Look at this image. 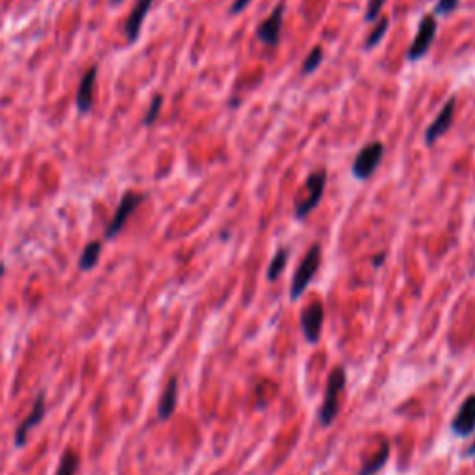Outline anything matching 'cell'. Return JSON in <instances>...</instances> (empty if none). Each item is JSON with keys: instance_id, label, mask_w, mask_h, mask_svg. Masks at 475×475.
<instances>
[{"instance_id": "obj_1", "label": "cell", "mask_w": 475, "mask_h": 475, "mask_svg": "<svg viewBox=\"0 0 475 475\" xmlns=\"http://www.w3.org/2000/svg\"><path fill=\"white\" fill-rule=\"evenodd\" d=\"M345 381H348V375H345L344 367H333V372L329 373V379H327L323 403H321L320 412H318L320 424L323 427H329L334 419L338 418L340 407H342V395L345 390Z\"/></svg>"}, {"instance_id": "obj_2", "label": "cell", "mask_w": 475, "mask_h": 475, "mask_svg": "<svg viewBox=\"0 0 475 475\" xmlns=\"http://www.w3.org/2000/svg\"><path fill=\"white\" fill-rule=\"evenodd\" d=\"M320 263H321V245L312 244L310 249L306 251V254L303 256L299 268H297L296 273H293L292 286H290V297H292L293 301H297V299L305 293L308 284L312 283V278H314L315 273H318Z\"/></svg>"}, {"instance_id": "obj_3", "label": "cell", "mask_w": 475, "mask_h": 475, "mask_svg": "<svg viewBox=\"0 0 475 475\" xmlns=\"http://www.w3.org/2000/svg\"><path fill=\"white\" fill-rule=\"evenodd\" d=\"M325 186H327V171L315 169L314 173L308 174L305 182V195L296 204V216L299 219H305L314 208H318V204L323 199Z\"/></svg>"}, {"instance_id": "obj_4", "label": "cell", "mask_w": 475, "mask_h": 475, "mask_svg": "<svg viewBox=\"0 0 475 475\" xmlns=\"http://www.w3.org/2000/svg\"><path fill=\"white\" fill-rule=\"evenodd\" d=\"M382 156H385V145H382L381 142H372L364 145L362 149L357 152L353 165H351V173H353L355 179H370V177L375 173L377 167H379V164L382 162Z\"/></svg>"}, {"instance_id": "obj_5", "label": "cell", "mask_w": 475, "mask_h": 475, "mask_svg": "<svg viewBox=\"0 0 475 475\" xmlns=\"http://www.w3.org/2000/svg\"><path fill=\"white\" fill-rule=\"evenodd\" d=\"M145 199L147 195H143V193H134V192L125 193L121 197V201H119V207L118 210H115V214H113L108 229L104 232V240H113V238L125 229V225L128 223V219H130V216L134 214V210H136Z\"/></svg>"}, {"instance_id": "obj_6", "label": "cell", "mask_w": 475, "mask_h": 475, "mask_svg": "<svg viewBox=\"0 0 475 475\" xmlns=\"http://www.w3.org/2000/svg\"><path fill=\"white\" fill-rule=\"evenodd\" d=\"M437 30H438V23L437 19H434V15H425L424 19L419 21L416 38L412 39L409 51H407V60L409 61L422 60V58L429 52V48L433 47L434 38H437Z\"/></svg>"}, {"instance_id": "obj_7", "label": "cell", "mask_w": 475, "mask_h": 475, "mask_svg": "<svg viewBox=\"0 0 475 475\" xmlns=\"http://www.w3.org/2000/svg\"><path fill=\"white\" fill-rule=\"evenodd\" d=\"M325 320V306L321 301H312L310 305L303 308L301 312V329L308 344H318L321 338V329H323Z\"/></svg>"}, {"instance_id": "obj_8", "label": "cell", "mask_w": 475, "mask_h": 475, "mask_svg": "<svg viewBox=\"0 0 475 475\" xmlns=\"http://www.w3.org/2000/svg\"><path fill=\"white\" fill-rule=\"evenodd\" d=\"M455 108H456V97L455 95H451V97L447 99V103L442 106V110L438 112L434 121L431 122L427 127V130H425V143H427L429 147H433L434 143H437L444 134H447V130L451 128L453 118H455Z\"/></svg>"}, {"instance_id": "obj_9", "label": "cell", "mask_w": 475, "mask_h": 475, "mask_svg": "<svg viewBox=\"0 0 475 475\" xmlns=\"http://www.w3.org/2000/svg\"><path fill=\"white\" fill-rule=\"evenodd\" d=\"M283 21H284V2H278L275 6V10L266 17V19L260 23V26L256 28V38L268 45V47H275L281 39V30H283Z\"/></svg>"}, {"instance_id": "obj_10", "label": "cell", "mask_w": 475, "mask_h": 475, "mask_svg": "<svg viewBox=\"0 0 475 475\" xmlns=\"http://www.w3.org/2000/svg\"><path fill=\"white\" fill-rule=\"evenodd\" d=\"M45 418V392L38 394L36 401H33V407L30 410V414L24 418L23 424L17 427L15 431V446L17 447H24L26 442H28V434L36 425H39Z\"/></svg>"}, {"instance_id": "obj_11", "label": "cell", "mask_w": 475, "mask_h": 475, "mask_svg": "<svg viewBox=\"0 0 475 475\" xmlns=\"http://www.w3.org/2000/svg\"><path fill=\"white\" fill-rule=\"evenodd\" d=\"M451 431L456 437L466 438L475 431V394L468 395L451 422Z\"/></svg>"}, {"instance_id": "obj_12", "label": "cell", "mask_w": 475, "mask_h": 475, "mask_svg": "<svg viewBox=\"0 0 475 475\" xmlns=\"http://www.w3.org/2000/svg\"><path fill=\"white\" fill-rule=\"evenodd\" d=\"M95 82H97V66H91L85 75L82 76L80 85L76 90V108L80 113H88L93 106V93H95Z\"/></svg>"}, {"instance_id": "obj_13", "label": "cell", "mask_w": 475, "mask_h": 475, "mask_svg": "<svg viewBox=\"0 0 475 475\" xmlns=\"http://www.w3.org/2000/svg\"><path fill=\"white\" fill-rule=\"evenodd\" d=\"M151 6L152 0H137L132 14L128 15L127 24H125V32H127V38L130 43L136 41L137 36H140V30H142L143 21H145L149 10H151Z\"/></svg>"}, {"instance_id": "obj_14", "label": "cell", "mask_w": 475, "mask_h": 475, "mask_svg": "<svg viewBox=\"0 0 475 475\" xmlns=\"http://www.w3.org/2000/svg\"><path fill=\"white\" fill-rule=\"evenodd\" d=\"M177 401H179V379L171 377L164 388V394L158 403V418L169 419L177 409Z\"/></svg>"}, {"instance_id": "obj_15", "label": "cell", "mask_w": 475, "mask_h": 475, "mask_svg": "<svg viewBox=\"0 0 475 475\" xmlns=\"http://www.w3.org/2000/svg\"><path fill=\"white\" fill-rule=\"evenodd\" d=\"M388 455H390V446H388V442H382L381 449H379L370 461L362 462V466H360V470H358L357 475H375L377 471L381 470L382 466L386 464Z\"/></svg>"}, {"instance_id": "obj_16", "label": "cell", "mask_w": 475, "mask_h": 475, "mask_svg": "<svg viewBox=\"0 0 475 475\" xmlns=\"http://www.w3.org/2000/svg\"><path fill=\"white\" fill-rule=\"evenodd\" d=\"M100 253H103V241H91V244L85 245L84 253L80 256V266L82 271H88V269H93L97 266L100 259Z\"/></svg>"}, {"instance_id": "obj_17", "label": "cell", "mask_w": 475, "mask_h": 475, "mask_svg": "<svg viewBox=\"0 0 475 475\" xmlns=\"http://www.w3.org/2000/svg\"><path fill=\"white\" fill-rule=\"evenodd\" d=\"M288 259H290V249H288V247H281V249H277L275 256L271 259V262H269L268 281H277V278L283 275L284 268H286L288 263Z\"/></svg>"}, {"instance_id": "obj_18", "label": "cell", "mask_w": 475, "mask_h": 475, "mask_svg": "<svg viewBox=\"0 0 475 475\" xmlns=\"http://www.w3.org/2000/svg\"><path fill=\"white\" fill-rule=\"evenodd\" d=\"M388 26H390V19H388V17H381L379 23H375V26H373V30L370 32V36L366 38V41H364V48H366V51L375 48L377 45L382 41L385 33L388 32Z\"/></svg>"}, {"instance_id": "obj_19", "label": "cell", "mask_w": 475, "mask_h": 475, "mask_svg": "<svg viewBox=\"0 0 475 475\" xmlns=\"http://www.w3.org/2000/svg\"><path fill=\"white\" fill-rule=\"evenodd\" d=\"M78 466H80V459L75 451H66L60 459V466H58L56 475H76L78 471Z\"/></svg>"}, {"instance_id": "obj_20", "label": "cell", "mask_w": 475, "mask_h": 475, "mask_svg": "<svg viewBox=\"0 0 475 475\" xmlns=\"http://www.w3.org/2000/svg\"><path fill=\"white\" fill-rule=\"evenodd\" d=\"M321 61H323V48L314 47L303 61V75H312L320 67Z\"/></svg>"}, {"instance_id": "obj_21", "label": "cell", "mask_w": 475, "mask_h": 475, "mask_svg": "<svg viewBox=\"0 0 475 475\" xmlns=\"http://www.w3.org/2000/svg\"><path fill=\"white\" fill-rule=\"evenodd\" d=\"M162 106H164V97H162V95H155L151 100V106H149L145 118H143V125H145V127H151L152 122L158 119Z\"/></svg>"}, {"instance_id": "obj_22", "label": "cell", "mask_w": 475, "mask_h": 475, "mask_svg": "<svg viewBox=\"0 0 475 475\" xmlns=\"http://www.w3.org/2000/svg\"><path fill=\"white\" fill-rule=\"evenodd\" d=\"M385 2L386 0H370V2H367V10L366 15H364L366 23H373V21L379 19V14H381Z\"/></svg>"}, {"instance_id": "obj_23", "label": "cell", "mask_w": 475, "mask_h": 475, "mask_svg": "<svg viewBox=\"0 0 475 475\" xmlns=\"http://www.w3.org/2000/svg\"><path fill=\"white\" fill-rule=\"evenodd\" d=\"M461 0H438L437 6H434V14L438 15H449L451 11L456 10Z\"/></svg>"}, {"instance_id": "obj_24", "label": "cell", "mask_w": 475, "mask_h": 475, "mask_svg": "<svg viewBox=\"0 0 475 475\" xmlns=\"http://www.w3.org/2000/svg\"><path fill=\"white\" fill-rule=\"evenodd\" d=\"M249 4H251V0H234V2H232V6H231V14L238 15L240 11H244Z\"/></svg>"}, {"instance_id": "obj_25", "label": "cell", "mask_w": 475, "mask_h": 475, "mask_svg": "<svg viewBox=\"0 0 475 475\" xmlns=\"http://www.w3.org/2000/svg\"><path fill=\"white\" fill-rule=\"evenodd\" d=\"M385 256H386L385 253H381L379 256H375V259H373V266H375V268L382 266V262H385Z\"/></svg>"}, {"instance_id": "obj_26", "label": "cell", "mask_w": 475, "mask_h": 475, "mask_svg": "<svg viewBox=\"0 0 475 475\" xmlns=\"http://www.w3.org/2000/svg\"><path fill=\"white\" fill-rule=\"evenodd\" d=\"M464 455H468V456H470V455H475V444H474V447H471V449H468V451L464 453Z\"/></svg>"}, {"instance_id": "obj_27", "label": "cell", "mask_w": 475, "mask_h": 475, "mask_svg": "<svg viewBox=\"0 0 475 475\" xmlns=\"http://www.w3.org/2000/svg\"><path fill=\"white\" fill-rule=\"evenodd\" d=\"M112 4H119V2H122V0H110Z\"/></svg>"}]
</instances>
